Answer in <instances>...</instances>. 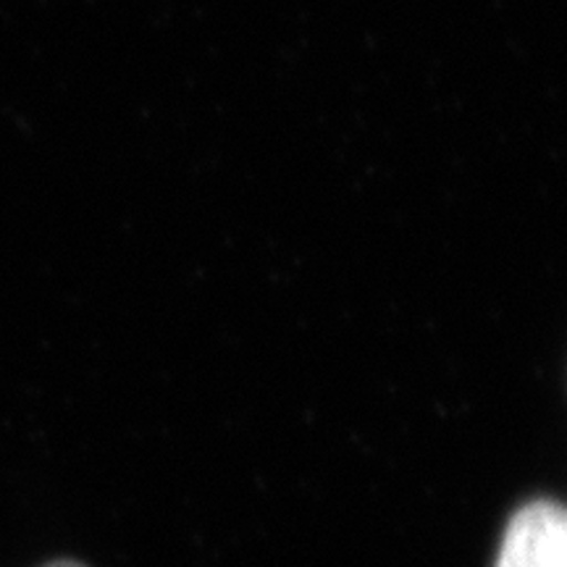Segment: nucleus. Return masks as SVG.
Segmentation results:
<instances>
[{"mask_svg": "<svg viewBox=\"0 0 567 567\" xmlns=\"http://www.w3.org/2000/svg\"><path fill=\"white\" fill-rule=\"evenodd\" d=\"M496 567H567V515L555 499H536L509 517Z\"/></svg>", "mask_w": 567, "mask_h": 567, "instance_id": "obj_1", "label": "nucleus"}, {"mask_svg": "<svg viewBox=\"0 0 567 567\" xmlns=\"http://www.w3.org/2000/svg\"><path fill=\"white\" fill-rule=\"evenodd\" d=\"M45 567H87V565L74 563V559H55V563H48Z\"/></svg>", "mask_w": 567, "mask_h": 567, "instance_id": "obj_2", "label": "nucleus"}]
</instances>
